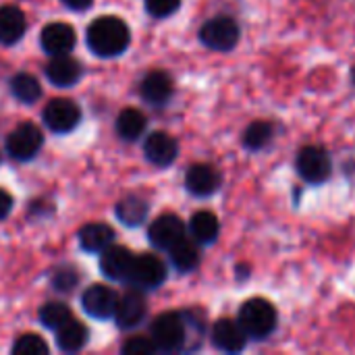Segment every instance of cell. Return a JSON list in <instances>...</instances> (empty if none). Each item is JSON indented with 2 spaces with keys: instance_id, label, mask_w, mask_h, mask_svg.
Returning <instances> with one entry per match:
<instances>
[{
  "instance_id": "f546056e",
  "label": "cell",
  "mask_w": 355,
  "mask_h": 355,
  "mask_svg": "<svg viewBox=\"0 0 355 355\" xmlns=\"http://www.w3.org/2000/svg\"><path fill=\"white\" fill-rule=\"evenodd\" d=\"M52 287L58 293H71L79 285V275L73 266H60L52 272Z\"/></svg>"
},
{
  "instance_id": "83f0119b",
  "label": "cell",
  "mask_w": 355,
  "mask_h": 355,
  "mask_svg": "<svg viewBox=\"0 0 355 355\" xmlns=\"http://www.w3.org/2000/svg\"><path fill=\"white\" fill-rule=\"evenodd\" d=\"M272 139V125L266 121H254L243 131V146L248 150H262Z\"/></svg>"
},
{
  "instance_id": "5bb4252c",
  "label": "cell",
  "mask_w": 355,
  "mask_h": 355,
  "mask_svg": "<svg viewBox=\"0 0 355 355\" xmlns=\"http://www.w3.org/2000/svg\"><path fill=\"white\" fill-rule=\"evenodd\" d=\"M248 333L241 329L237 320L231 318H220L212 327V343L216 349L225 354H239L248 345Z\"/></svg>"
},
{
  "instance_id": "d6a6232c",
  "label": "cell",
  "mask_w": 355,
  "mask_h": 355,
  "mask_svg": "<svg viewBox=\"0 0 355 355\" xmlns=\"http://www.w3.org/2000/svg\"><path fill=\"white\" fill-rule=\"evenodd\" d=\"M12 210V196L0 187V220H4Z\"/></svg>"
},
{
  "instance_id": "8992f818",
  "label": "cell",
  "mask_w": 355,
  "mask_h": 355,
  "mask_svg": "<svg viewBox=\"0 0 355 355\" xmlns=\"http://www.w3.org/2000/svg\"><path fill=\"white\" fill-rule=\"evenodd\" d=\"M4 146H6V152L10 158H15L19 162H27V160H33L37 156V152L42 150L44 135L37 125L21 123L8 133Z\"/></svg>"
},
{
  "instance_id": "3957f363",
  "label": "cell",
  "mask_w": 355,
  "mask_h": 355,
  "mask_svg": "<svg viewBox=\"0 0 355 355\" xmlns=\"http://www.w3.org/2000/svg\"><path fill=\"white\" fill-rule=\"evenodd\" d=\"M187 337V324L185 318L177 312H164L154 318L152 322V339L158 347V352H179L185 345Z\"/></svg>"
},
{
  "instance_id": "277c9868",
  "label": "cell",
  "mask_w": 355,
  "mask_h": 355,
  "mask_svg": "<svg viewBox=\"0 0 355 355\" xmlns=\"http://www.w3.org/2000/svg\"><path fill=\"white\" fill-rule=\"evenodd\" d=\"M166 281V266L154 254H137L133 256L131 270L127 275V285L139 291L158 289Z\"/></svg>"
},
{
  "instance_id": "2e32d148",
  "label": "cell",
  "mask_w": 355,
  "mask_h": 355,
  "mask_svg": "<svg viewBox=\"0 0 355 355\" xmlns=\"http://www.w3.org/2000/svg\"><path fill=\"white\" fill-rule=\"evenodd\" d=\"M44 73L52 85L71 87L81 79L83 67L77 58H73L69 54H58V56H50V60L44 67Z\"/></svg>"
},
{
  "instance_id": "9c48e42d",
  "label": "cell",
  "mask_w": 355,
  "mask_h": 355,
  "mask_svg": "<svg viewBox=\"0 0 355 355\" xmlns=\"http://www.w3.org/2000/svg\"><path fill=\"white\" fill-rule=\"evenodd\" d=\"M187 237V227L177 214H160L148 229V239L154 248L168 252L175 243Z\"/></svg>"
},
{
  "instance_id": "1f68e13d",
  "label": "cell",
  "mask_w": 355,
  "mask_h": 355,
  "mask_svg": "<svg viewBox=\"0 0 355 355\" xmlns=\"http://www.w3.org/2000/svg\"><path fill=\"white\" fill-rule=\"evenodd\" d=\"M148 15L156 17V19H166L171 15H175L181 6V0H144Z\"/></svg>"
},
{
  "instance_id": "d4e9b609",
  "label": "cell",
  "mask_w": 355,
  "mask_h": 355,
  "mask_svg": "<svg viewBox=\"0 0 355 355\" xmlns=\"http://www.w3.org/2000/svg\"><path fill=\"white\" fill-rule=\"evenodd\" d=\"M171 262L173 266L179 270V272H191L198 268L200 264V250H198V243L193 239H187L183 237L179 243H175L171 250Z\"/></svg>"
},
{
  "instance_id": "836d02e7",
  "label": "cell",
  "mask_w": 355,
  "mask_h": 355,
  "mask_svg": "<svg viewBox=\"0 0 355 355\" xmlns=\"http://www.w3.org/2000/svg\"><path fill=\"white\" fill-rule=\"evenodd\" d=\"M60 2L71 10H87L94 4V0H60Z\"/></svg>"
},
{
  "instance_id": "9a60e30c",
  "label": "cell",
  "mask_w": 355,
  "mask_h": 355,
  "mask_svg": "<svg viewBox=\"0 0 355 355\" xmlns=\"http://www.w3.org/2000/svg\"><path fill=\"white\" fill-rule=\"evenodd\" d=\"M175 94L173 77L166 71H150L139 83V96L150 106H164Z\"/></svg>"
},
{
  "instance_id": "6da1fadb",
  "label": "cell",
  "mask_w": 355,
  "mask_h": 355,
  "mask_svg": "<svg viewBox=\"0 0 355 355\" xmlns=\"http://www.w3.org/2000/svg\"><path fill=\"white\" fill-rule=\"evenodd\" d=\"M87 48L100 58H116L131 44V31L121 17L104 15L89 23L85 31Z\"/></svg>"
},
{
  "instance_id": "ac0fdd59",
  "label": "cell",
  "mask_w": 355,
  "mask_h": 355,
  "mask_svg": "<svg viewBox=\"0 0 355 355\" xmlns=\"http://www.w3.org/2000/svg\"><path fill=\"white\" fill-rule=\"evenodd\" d=\"M133 252L123 245H110L100 254V270L112 281H127V275L133 264Z\"/></svg>"
},
{
  "instance_id": "e575fe53",
  "label": "cell",
  "mask_w": 355,
  "mask_h": 355,
  "mask_svg": "<svg viewBox=\"0 0 355 355\" xmlns=\"http://www.w3.org/2000/svg\"><path fill=\"white\" fill-rule=\"evenodd\" d=\"M354 83H355V67H354Z\"/></svg>"
},
{
  "instance_id": "8fae6325",
  "label": "cell",
  "mask_w": 355,
  "mask_h": 355,
  "mask_svg": "<svg viewBox=\"0 0 355 355\" xmlns=\"http://www.w3.org/2000/svg\"><path fill=\"white\" fill-rule=\"evenodd\" d=\"M116 300H119V295L108 285L96 283V285H89L81 293V308L87 316H92L96 320H106V318H112Z\"/></svg>"
},
{
  "instance_id": "ffe728a7",
  "label": "cell",
  "mask_w": 355,
  "mask_h": 355,
  "mask_svg": "<svg viewBox=\"0 0 355 355\" xmlns=\"http://www.w3.org/2000/svg\"><path fill=\"white\" fill-rule=\"evenodd\" d=\"M27 29L25 12L17 4H2L0 6V44L12 46L17 44Z\"/></svg>"
},
{
  "instance_id": "f1b7e54d",
  "label": "cell",
  "mask_w": 355,
  "mask_h": 355,
  "mask_svg": "<svg viewBox=\"0 0 355 355\" xmlns=\"http://www.w3.org/2000/svg\"><path fill=\"white\" fill-rule=\"evenodd\" d=\"M12 354L15 355H46L48 354V343L33 333H25L21 335L15 345H12Z\"/></svg>"
},
{
  "instance_id": "7a4b0ae2",
  "label": "cell",
  "mask_w": 355,
  "mask_h": 355,
  "mask_svg": "<svg viewBox=\"0 0 355 355\" xmlns=\"http://www.w3.org/2000/svg\"><path fill=\"white\" fill-rule=\"evenodd\" d=\"M237 322L252 339H266L277 329V310L268 300L254 297L239 308Z\"/></svg>"
},
{
  "instance_id": "7402d4cb",
  "label": "cell",
  "mask_w": 355,
  "mask_h": 355,
  "mask_svg": "<svg viewBox=\"0 0 355 355\" xmlns=\"http://www.w3.org/2000/svg\"><path fill=\"white\" fill-rule=\"evenodd\" d=\"M56 333V345L60 352L64 354H75V352H81L87 343V337H89V331L83 322H77V320H69L64 322L60 329L54 331Z\"/></svg>"
},
{
  "instance_id": "603a6c76",
  "label": "cell",
  "mask_w": 355,
  "mask_h": 355,
  "mask_svg": "<svg viewBox=\"0 0 355 355\" xmlns=\"http://www.w3.org/2000/svg\"><path fill=\"white\" fill-rule=\"evenodd\" d=\"M220 233V223L216 218V214L208 212V210H202V212H196L189 220V235L196 243H202V245H208V243H214L216 237Z\"/></svg>"
},
{
  "instance_id": "7c38bea8",
  "label": "cell",
  "mask_w": 355,
  "mask_h": 355,
  "mask_svg": "<svg viewBox=\"0 0 355 355\" xmlns=\"http://www.w3.org/2000/svg\"><path fill=\"white\" fill-rule=\"evenodd\" d=\"M77 44V33L69 23L54 21L48 23L40 33V46L48 56L69 54Z\"/></svg>"
},
{
  "instance_id": "ba28073f",
  "label": "cell",
  "mask_w": 355,
  "mask_h": 355,
  "mask_svg": "<svg viewBox=\"0 0 355 355\" xmlns=\"http://www.w3.org/2000/svg\"><path fill=\"white\" fill-rule=\"evenodd\" d=\"M295 166H297V173L302 175V179L312 183V185L324 183L331 177V173H333L331 156L322 148H318V146L302 148L300 154H297Z\"/></svg>"
},
{
  "instance_id": "5b68a950",
  "label": "cell",
  "mask_w": 355,
  "mask_h": 355,
  "mask_svg": "<svg viewBox=\"0 0 355 355\" xmlns=\"http://www.w3.org/2000/svg\"><path fill=\"white\" fill-rule=\"evenodd\" d=\"M239 25L235 23V19L218 15L208 19L202 29H200V40L206 48L216 50V52H229L237 46L239 42Z\"/></svg>"
},
{
  "instance_id": "4316f807",
  "label": "cell",
  "mask_w": 355,
  "mask_h": 355,
  "mask_svg": "<svg viewBox=\"0 0 355 355\" xmlns=\"http://www.w3.org/2000/svg\"><path fill=\"white\" fill-rule=\"evenodd\" d=\"M73 318L71 308L62 302H48L40 308V322L44 329L48 331H56L60 329L64 322H69Z\"/></svg>"
},
{
  "instance_id": "52a82bcc",
  "label": "cell",
  "mask_w": 355,
  "mask_h": 355,
  "mask_svg": "<svg viewBox=\"0 0 355 355\" xmlns=\"http://www.w3.org/2000/svg\"><path fill=\"white\" fill-rule=\"evenodd\" d=\"M42 121L52 133H71L81 123V108L71 98H54L44 106Z\"/></svg>"
},
{
  "instance_id": "cb8c5ba5",
  "label": "cell",
  "mask_w": 355,
  "mask_h": 355,
  "mask_svg": "<svg viewBox=\"0 0 355 355\" xmlns=\"http://www.w3.org/2000/svg\"><path fill=\"white\" fill-rule=\"evenodd\" d=\"M148 119L141 110L137 108H125L119 112L116 116V133L125 139V141H135L141 137V133L146 131Z\"/></svg>"
},
{
  "instance_id": "4dcf8cb0",
  "label": "cell",
  "mask_w": 355,
  "mask_h": 355,
  "mask_svg": "<svg viewBox=\"0 0 355 355\" xmlns=\"http://www.w3.org/2000/svg\"><path fill=\"white\" fill-rule=\"evenodd\" d=\"M121 352L125 355H154L158 352L156 343L152 337H144V335H137V337H131L125 341V345L121 347Z\"/></svg>"
},
{
  "instance_id": "44dd1931",
  "label": "cell",
  "mask_w": 355,
  "mask_h": 355,
  "mask_svg": "<svg viewBox=\"0 0 355 355\" xmlns=\"http://www.w3.org/2000/svg\"><path fill=\"white\" fill-rule=\"evenodd\" d=\"M150 212V204L141 198V196H125L123 200L116 202L114 206V214L116 218L125 225V227H139L146 223Z\"/></svg>"
},
{
  "instance_id": "4fadbf2b",
  "label": "cell",
  "mask_w": 355,
  "mask_h": 355,
  "mask_svg": "<svg viewBox=\"0 0 355 355\" xmlns=\"http://www.w3.org/2000/svg\"><path fill=\"white\" fill-rule=\"evenodd\" d=\"M144 154L148 158V162H152L154 166H171L177 156H179V144L177 139L166 133V131H154L146 137L144 141Z\"/></svg>"
},
{
  "instance_id": "d6986e66",
  "label": "cell",
  "mask_w": 355,
  "mask_h": 355,
  "mask_svg": "<svg viewBox=\"0 0 355 355\" xmlns=\"http://www.w3.org/2000/svg\"><path fill=\"white\" fill-rule=\"evenodd\" d=\"M81 250L89 254H102L106 248H110L116 239V233L106 223H87L77 233Z\"/></svg>"
},
{
  "instance_id": "e0dca14e",
  "label": "cell",
  "mask_w": 355,
  "mask_h": 355,
  "mask_svg": "<svg viewBox=\"0 0 355 355\" xmlns=\"http://www.w3.org/2000/svg\"><path fill=\"white\" fill-rule=\"evenodd\" d=\"M185 187L196 198H208L220 187V173L210 164H193L185 173Z\"/></svg>"
},
{
  "instance_id": "30bf717a",
  "label": "cell",
  "mask_w": 355,
  "mask_h": 355,
  "mask_svg": "<svg viewBox=\"0 0 355 355\" xmlns=\"http://www.w3.org/2000/svg\"><path fill=\"white\" fill-rule=\"evenodd\" d=\"M146 314H148V304L144 291L131 287L129 291L119 295L112 318L121 329H135L144 322Z\"/></svg>"
},
{
  "instance_id": "484cf974",
  "label": "cell",
  "mask_w": 355,
  "mask_h": 355,
  "mask_svg": "<svg viewBox=\"0 0 355 355\" xmlns=\"http://www.w3.org/2000/svg\"><path fill=\"white\" fill-rule=\"evenodd\" d=\"M8 87H10V94H12L21 104H33V102H37L40 96H42V85H40V81H37L33 75H29V73H17V75H12Z\"/></svg>"
}]
</instances>
